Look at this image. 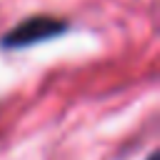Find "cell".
I'll return each mask as SVG.
<instances>
[{
	"label": "cell",
	"mask_w": 160,
	"mask_h": 160,
	"mask_svg": "<svg viewBox=\"0 0 160 160\" xmlns=\"http://www.w3.org/2000/svg\"><path fill=\"white\" fill-rule=\"evenodd\" d=\"M60 32H65V22L62 20L50 18V15H38V18H30L25 22L15 25L2 38V45L5 48H28V45H35L40 40L55 38Z\"/></svg>",
	"instance_id": "obj_1"
},
{
	"label": "cell",
	"mask_w": 160,
	"mask_h": 160,
	"mask_svg": "<svg viewBox=\"0 0 160 160\" xmlns=\"http://www.w3.org/2000/svg\"><path fill=\"white\" fill-rule=\"evenodd\" d=\"M148 160H160V158H158V152H152V155H150Z\"/></svg>",
	"instance_id": "obj_2"
}]
</instances>
